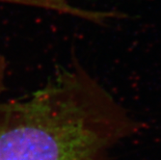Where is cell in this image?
<instances>
[{
    "label": "cell",
    "instance_id": "7a4b0ae2",
    "mask_svg": "<svg viewBox=\"0 0 161 160\" xmlns=\"http://www.w3.org/2000/svg\"><path fill=\"white\" fill-rule=\"evenodd\" d=\"M7 73V61L0 53V95L5 91V80Z\"/></svg>",
    "mask_w": 161,
    "mask_h": 160
},
{
    "label": "cell",
    "instance_id": "6da1fadb",
    "mask_svg": "<svg viewBox=\"0 0 161 160\" xmlns=\"http://www.w3.org/2000/svg\"><path fill=\"white\" fill-rule=\"evenodd\" d=\"M141 129L79 63L20 100L0 101V160H109Z\"/></svg>",
    "mask_w": 161,
    "mask_h": 160
}]
</instances>
